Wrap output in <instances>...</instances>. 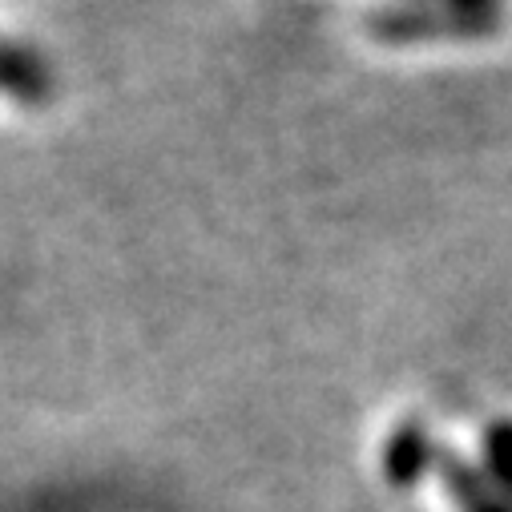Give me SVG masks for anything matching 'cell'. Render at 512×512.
<instances>
[{
    "mask_svg": "<svg viewBox=\"0 0 512 512\" xmlns=\"http://www.w3.org/2000/svg\"><path fill=\"white\" fill-rule=\"evenodd\" d=\"M53 89H57L53 69L37 49L0 37V97H9L25 109H41L49 105Z\"/></svg>",
    "mask_w": 512,
    "mask_h": 512,
    "instance_id": "2",
    "label": "cell"
},
{
    "mask_svg": "<svg viewBox=\"0 0 512 512\" xmlns=\"http://www.w3.org/2000/svg\"><path fill=\"white\" fill-rule=\"evenodd\" d=\"M448 496L456 500L460 512H512V500L504 492H496L488 484V476L480 468H472L464 456H452V452H440V464H436Z\"/></svg>",
    "mask_w": 512,
    "mask_h": 512,
    "instance_id": "4",
    "label": "cell"
},
{
    "mask_svg": "<svg viewBox=\"0 0 512 512\" xmlns=\"http://www.w3.org/2000/svg\"><path fill=\"white\" fill-rule=\"evenodd\" d=\"M500 25V0H388L367 17L383 45L420 41H480Z\"/></svg>",
    "mask_w": 512,
    "mask_h": 512,
    "instance_id": "1",
    "label": "cell"
},
{
    "mask_svg": "<svg viewBox=\"0 0 512 512\" xmlns=\"http://www.w3.org/2000/svg\"><path fill=\"white\" fill-rule=\"evenodd\" d=\"M480 472L512 500V420H492L480 436Z\"/></svg>",
    "mask_w": 512,
    "mask_h": 512,
    "instance_id": "5",
    "label": "cell"
},
{
    "mask_svg": "<svg viewBox=\"0 0 512 512\" xmlns=\"http://www.w3.org/2000/svg\"><path fill=\"white\" fill-rule=\"evenodd\" d=\"M440 464V448L436 440L428 436V428L420 420H408L400 424L388 444H383V476H388L396 488H412L424 480L428 468Z\"/></svg>",
    "mask_w": 512,
    "mask_h": 512,
    "instance_id": "3",
    "label": "cell"
}]
</instances>
